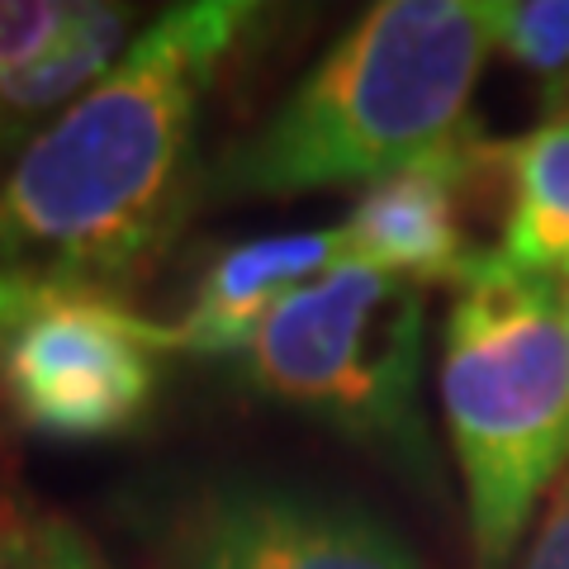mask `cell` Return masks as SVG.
Masks as SVG:
<instances>
[{
  "label": "cell",
  "instance_id": "obj_1",
  "mask_svg": "<svg viewBox=\"0 0 569 569\" xmlns=\"http://www.w3.org/2000/svg\"><path fill=\"white\" fill-rule=\"evenodd\" d=\"M261 24L247 0H190L138 29L104 77L14 152L0 181V323L33 299H119L157 271L209 194L213 81Z\"/></svg>",
  "mask_w": 569,
  "mask_h": 569
},
{
  "label": "cell",
  "instance_id": "obj_2",
  "mask_svg": "<svg viewBox=\"0 0 569 569\" xmlns=\"http://www.w3.org/2000/svg\"><path fill=\"white\" fill-rule=\"evenodd\" d=\"M489 48L479 0H380L209 171V194L284 200L370 186L447 148L470 133V96Z\"/></svg>",
  "mask_w": 569,
  "mask_h": 569
},
{
  "label": "cell",
  "instance_id": "obj_3",
  "mask_svg": "<svg viewBox=\"0 0 569 569\" xmlns=\"http://www.w3.org/2000/svg\"><path fill=\"white\" fill-rule=\"evenodd\" d=\"M441 408L479 569H503L550 479L569 470L565 280L489 252L456 284Z\"/></svg>",
  "mask_w": 569,
  "mask_h": 569
},
{
  "label": "cell",
  "instance_id": "obj_4",
  "mask_svg": "<svg viewBox=\"0 0 569 569\" xmlns=\"http://www.w3.org/2000/svg\"><path fill=\"white\" fill-rule=\"evenodd\" d=\"M422 318L427 290L342 257L266 313L238 366L257 395L370 447L418 485H432Z\"/></svg>",
  "mask_w": 569,
  "mask_h": 569
},
{
  "label": "cell",
  "instance_id": "obj_5",
  "mask_svg": "<svg viewBox=\"0 0 569 569\" xmlns=\"http://www.w3.org/2000/svg\"><path fill=\"white\" fill-rule=\"evenodd\" d=\"M162 323L119 299H33L0 323V413L62 447L133 437L162 395Z\"/></svg>",
  "mask_w": 569,
  "mask_h": 569
},
{
  "label": "cell",
  "instance_id": "obj_6",
  "mask_svg": "<svg viewBox=\"0 0 569 569\" xmlns=\"http://www.w3.org/2000/svg\"><path fill=\"white\" fill-rule=\"evenodd\" d=\"M186 569H422L376 512L295 485H228L190 518Z\"/></svg>",
  "mask_w": 569,
  "mask_h": 569
},
{
  "label": "cell",
  "instance_id": "obj_7",
  "mask_svg": "<svg viewBox=\"0 0 569 569\" xmlns=\"http://www.w3.org/2000/svg\"><path fill=\"white\" fill-rule=\"evenodd\" d=\"M485 176H493V142L466 133L370 181L342 223V257L399 276L418 290H456L489 257L475 247L466 219V204Z\"/></svg>",
  "mask_w": 569,
  "mask_h": 569
},
{
  "label": "cell",
  "instance_id": "obj_8",
  "mask_svg": "<svg viewBox=\"0 0 569 569\" xmlns=\"http://www.w3.org/2000/svg\"><path fill=\"white\" fill-rule=\"evenodd\" d=\"M337 261H342V223L257 233L219 247L194 276L181 318L162 323V351L194 356V361H238L252 347L266 313Z\"/></svg>",
  "mask_w": 569,
  "mask_h": 569
},
{
  "label": "cell",
  "instance_id": "obj_9",
  "mask_svg": "<svg viewBox=\"0 0 569 569\" xmlns=\"http://www.w3.org/2000/svg\"><path fill=\"white\" fill-rule=\"evenodd\" d=\"M133 33V6L119 0H71L52 43L0 77V157L39 138V123L58 119L71 100H81L110 71Z\"/></svg>",
  "mask_w": 569,
  "mask_h": 569
},
{
  "label": "cell",
  "instance_id": "obj_10",
  "mask_svg": "<svg viewBox=\"0 0 569 569\" xmlns=\"http://www.w3.org/2000/svg\"><path fill=\"white\" fill-rule=\"evenodd\" d=\"M493 176L508 190L498 257L531 276L569 280V114L518 142H493Z\"/></svg>",
  "mask_w": 569,
  "mask_h": 569
},
{
  "label": "cell",
  "instance_id": "obj_11",
  "mask_svg": "<svg viewBox=\"0 0 569 569\" xmlns=\"http://www.w3.org/2000/svg\"><path fill=\"white\" fill-rule=\"evenodd\" d=\"M489 43L541 81L550 104L569 100V0H485Z\"/></svg>",
  "mask_w": 569,
  "mask_h": 569
},
{
  "label": "cell",
  "instance_id": "obj_12",
  "mask_svg": "<svg viewBox=\"0 0 569 569\" xmlns=\"http://www.w3.org/2000/svg\"><path fill=\"white\" fill-rule=\"evenodd\" d=\"M0 569H110L91 537L0 485Z\"/></svg>",
  "mask_w": 569,
  "mask_h": 569
},
{
  "label": "cell",
  "instance_id": "obj_13",
  "mask_svg": "<svg viewBox=\"0 0 569 569\" xmlns=\"http://www.w3.org/2000/svg\"><path fill=\"white\" fill-rule=\"evenodd\" d=\"M67 6L58 0H0V77L52 43V33L62 29Z\"/></svg>",
  "mask_w": 569,
  "mask_h": 569
},
{
  "label": "cell",
  "instance_id": "obj_14",
  "mask_svg": "<svg viewBox=\"0 0 569 569\" xmlns=\"http://www.w3.org/2000/svg\"><path fill=\"white\" fill-rule=\"evenodd\" d=\"M522 569H569V470L550 493L537 531H531Z\"/></svg>",
  "mask_w": 569,
  "mask_h": 569
},
{
  "label": "cell",
  "instance_id": "obj_15",
  "mask_svg": "<svg viewBox=\"0 0 569 569\" xmlns=\"http://www.w3.org/2000/svg\"><path fill=\"white\" fill-rule=\"evenodd\" d=\"M565 309H569V280H565Z\"/></svg>",
  "mask_w": 569,
  "mask_h": 569
}]
</instances>
